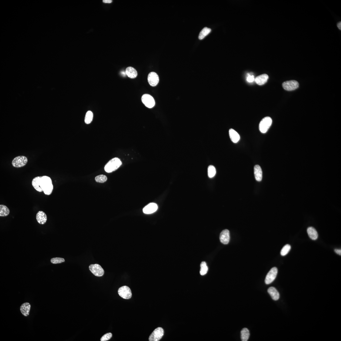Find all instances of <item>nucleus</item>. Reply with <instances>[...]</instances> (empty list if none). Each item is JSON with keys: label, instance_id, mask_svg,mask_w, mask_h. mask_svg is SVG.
<instances>
[{"label": "nucleus", "instance_id": "nucleus-27", "mask_svg": "<svg viewBox=\"0 0 341 341\" xmlns=\"http://www.w3.org/2000/svg\"><path fill=\"white\" fill-rule=\"evenodd\" d=\"M216 174L215 167L212 165L209 166L208 168V175L209 178H212Z\"/></svg>", "mask_w": 341, "mask_h": 341}, {"label": "nucleus", "instance_id": "nucleus-33", "mask_svg": "<svg viewBox=\"0 0 341 341\" xmlns=\"http://www.w3.org/2000/svg\"><path fill=\"white\" fill-rule=\"evenodd\" d=\"M334 251L335 252V253H336L337 254H338V255H339L340 256L341 255V249H335V250H334Z\"/></svg>", "mask_w": 341, "mask_h": 341}, {"label": "nucleus", "instance_id": "nucleus-6", "mask_svg": "<svg viewBox=\"0 0 341 341\" xmlns=\"http://www.w3.org/2000/svg\"><path fill=\"white\" fill-rule=\"evenodd\" d=\"M118 293L124 299H129L131 298L132 293L131 289L129 287L124 286L119 288Z\"/></svg>", "mask_w": 341, "mask_h": 341}, {"label": "nucleus", "instance_id": "nucleus-25", "mask_svg": "<svg viewBox=\"0 0 341 341\" xmlns=\"http://www.w3.org/2000/svg\"><path fill=\"white\" fill-rule=\"evenodd\" d=\"M93 118V114L92 112L90 111L87 112L85 118V122L86 124H89L92 121Z\"/></svg>", "mask_w": 341, "mask_h": 341}, {"label": "nucleus", "instance_id": "nucleus-32", "mask_svg": "<svg viewBox=\"0 0 341 341\" xmlns=\"http://www.w3.org/2000/svg\"><path fill=\"white\" fill-rule=\"evenodd\" d=\"M247 80L249 82H253V81L255 80V78H254V76L253 75L248 74V75L247 78Z\"/></svg>", "mask_w": 341, "mask_h": 341}, {"label": "nucleus", "instance_id": "nucleus-20", "mask_svg": "<svg viewBox=\"0 0 341 341\" xmlns=\"http://www.w3.org/2000/svg\"><path fill=\"white\" fill-rule=\"evenodd\" d=\"M126 73L128 77L132 79L136 78L138 75L136 70L132 67H127L126 69Z\"/></svg>", "mask_w": 341, "mask_h": 341}, {"label": "nucleus", "instance_id": "nucleus-34", "mask_svg": "<svg viewBox=\"0 0 341 341\" xmlns=\"http://www.w3.org/2000/svg\"><path fill=\"white\" fill-rule=\"evenodd\" d=\"M103 1L105 3H110L112 2V1H111V0H104V1Z\"/></svg>", "mask_w": 341, "mask_h": 341}, {"label": "nucleus", "instance_id": "nucleus-4", "mask_svg": "<svg viewBox=\"0 0 341 341\" xmlns=\"http://www.w3.org/2000/svg\"><path fill=\"white\" fill-rule=\"evenodd\" d=\"M28 160L24 156H19L16 157L13 160L12 164L16 168H20L25 166L27 163Z\"/></svg>", "mask_w": 341, "mask_h": 341}, {"label": "nucleus", "instance_id": "nucleus-16", "mask_svg": "<svg viewBox=\"0 0 341 341\" xmlns=\"http://www.w3.org/2000/svg\"><path fill=\"white\" fill-rule=\"evenodd\" d=\"M31 305L29 303L26 302L21 305L20 308V310L22 314L25 317L29 315Z\"/></svg>", "mask_w": 341, "mask_h": 341}, {"label": "nucleus", "instance_id": "nucleus-10", "mask_svg": "<svg viewBox=\"0 0 341 341\" xmlns=\"http://www.w3.org/2000/svg\"><path fill=\"white\" fill-rule=\"evenodd\" d=\"M283 88L287 91L294 90L299 87V84L295 80L286 81L283 84Z\"/></svg>", "mask_w": 341, "mask_h": 341}, {"label": "nucleus", "instance_id": "nucleus-18", "mask_svg": "<svg viewBox=\"0 0 341 341\" xmlns=\"http://www.w3.org/2000/svg\"><path fill=\"white\" fill-rule=\"evenodd\" d=\"M229 135L230 138L232 141L234 143H236L240 139V135L234 129H231L229 130Z\"/></svg>", "mask_w": 341, "mask_h": 341}, {"label": "nucleus", "instance_id": "nucleus-5", "mask_svg": "<svg viewBox=\"0 0 341 341\" xmlns=\"http://www.w3.org/2000/svg\"><path fill=\"white\" fill-rule=\"evenodd\" d=\"M164 330L161 327L156 328L150 335L149 338V341H158L163 336Z\"/></svg>", "mask_w": 341, "mask_h": 341}, {"label": "nucleus", "instance_id": "nucleus-31", "mask_svg": "<svg viewBox=\"0 0 341 341\" xmlns=\"http://www.w3.org/2000/svg\"><path fill=\"white\" fill-rule=\"evenodd\" d=\"M112 337V334L111 333H107L104 334L101 339V341H106L109 340Z\"/></svg>", "mask_w": 341, "mask_h": 341}, {"label": "nucleus", "instance_id": "nucleus-7", "mask_svg": "<svg viewBox=\"0 0 341 341\" xmlns=\"http://www.w3.org/2000/svg\"><path fill=\"white\" fill-rule=\"evenodd\" d=\"M89 268L92 273L96 277H101L104 274V269L99 264H91L89 266Z\"/></svg>", "mask_w": 341, "mask_h": 341}, {"label": "nucleus", "instance_id": "nucleus-28", "mask_svg": "<svg viewBox=\"0 0 341 341\" xmlns=\"http://www.w3.org/2000/svg\"><path fill=\"white\" fill-rule=\"evenodd\" d=\"M291 246L288 244L285 246L281 250L280 252L281 255L282 256H285L291 250Z\"/></svg>", "mask_w": 341, "mask_h": 341}, {"label": "nucleus", "instance_id": "nucleus-13", "mask_svg": "<svg viewBox=\"0 0 341 341\" xmlns=\"http://www.w3.org/2000/svg\"><path fill=\"white\" fill-rule=\"evenodd\" d=\"M158 209V206L156 204L151 203L145 206L144 208L143 211L144 214H149L154 213Z\"/></svg>", "mask_w": 341, "mask_h": 341}, {"label": "nucleus", "instance_id": "nucleus-15", "mask_svg": "<svg viewBox=\"0 0 341 341\" xmlns=\"http://www.w3.org/2000/svg\"><path fill=\"white\" fill-rule=\"evenodd\" d=\"M254 173L257 181H261L262 179L263 172L261 167L258 165H256L254 167Z\"/></svg>", "mask_w": 341, "mask_h": 341}, {"label": "nucleus", "instance_id": "nucleus-12", "mask_svg": "<svg viewBox=\"0 0 341 341\" xmlns=\"http://www.w3.org/2000/svg\"><path fill=\"white\" fill-rule=\"evenodd\" d=\"M220 239L221 243L224 245L228 244L230 240V232L228 230H224L221 232Z\"/></svg>", "mask_w": 341, "mask_h": 341}, {"label": "nucleus", "instance_id": "nucleus-21", "mask_svg": "<svg viewBox=\"0 0 341 341\" xmlns=\"http://www.w3.org/2000/svg\"><path fill=\"white\" fill-rule=\"evenodd\" d=\"M308 236L313 240H316L318 237V234L316 230L313 227H308L307 230Z\"/></svg>", "mask_w": 341, "mask_h": 341}, {"label": "nucleus", "instance_id": "nucleus-19", "mask_svg": "<svg viewBox=\"0 0 341 341\" xmlns=\"http://www.w3.org/2000/svg\"><path fill=\"white\" fill-rule=\"evenodd\" d=\"M268 293L271 296L273 300L276 301L280 298V294L278 291L273 287H271L268 290Z\"/></svg>", "mask_w": 341, "mask_h": 341}, {"label": "nucleus", "instance_id": "nucleus-3", "mask_svg": "<svg viewBox=\"0 0 341 341\" xmlns=\"http://www.w3.org/2000/svg\"><path fill=\"white\" fill-rule=\"evenodd\" d=\"M272 122V119L269 117L263 118L260 123L259 129L262 133H266L271 126Z\"/></svg>", "mask_w": 341, "mask_h": 341}, {"label": "nucleus", "instance_id": "nucleus-8", "mask_svg": "<svg viewBox=\"0 0 341 341\" xmlns=\"http://www.w3.org/2000/svg\"><path fill=\"white\" fill-rule=\"evenodd\" d=\"M277 273L278 269L277 268L274 267L271 269L265 278V283L268 285L272 283L277 277Z\"/></svg>", "mask_w": 341, "mask_h": 341}, {"label": "nucleus", "instance_id": "nucleus-23", "mask_svg": "<svg viewBox=\"0 0 341 341\" xmlns=\"http://www.w3.org/2000/svg\"><path fill=\"white\" fill-rule=\"evenodd\" d=\"M250 333L249 330L246 328H243L241 332V338L242 341H247L249 338Z\"/></svg>", "mask_w": 341, "mask_h": 341}, {"label": "nucleus", "instance_id": "nucleus-11", "mask_svg": "<svg viewBox=\"0 0 341 341\" xmlns=\"http://www.w3.org/2000/svg\"><path fill=\"white\" fill-rule=\"evenodd\" d=\"M148 82L152 86L155 87L159 83V78L158 75L154 72H150L148 75Z\"/></svg>", "mask_w": 341, "mask_h": 341}, {"label": "nucleus", "instance_id": "nucleus-2", "mask_svg": "<svg viewBox=\"0 0 341 341\" xmlns=\"http://www.w3.org/2000/svg\"><path fill=\"white\" fill-rule=\"evenodd\" d=\"M121 165L122 162L120 159L118 158H113L106 164L104 170L107 172H112L117 170Z\"/></svg>", "mask_w": 341, "mask_h": 341}, {"label": "nucleus", "instance_id": "nucleus-22", "mask_svg": "<svg viewBox=\"0 0 341 341\" xmlns=\"http://www.w3.org/2000/svg\"><path fill=\"white\" fill-rule=\"evenodd\" d=\"M10 213V210L9 209L4 205H0V216L1 217H5L9 215Z\"/></svg>", "mask_w": 341, "mask_h": 341}, {"label": "nucleus", "instance_id": "nucleus-24", "mask_svg": "<svg viewBox=\"0 0 341 341\" xmlns=\"http://www.w3.org/2000/svg\"><path fill=\"white\" fill-rule=\"evenodd\" d=\"M211 31V29L207 27L204 28L200 32L199 36V39L200 40H202L206 36H207Z\"/></svg>", "mask_w": 341, "mask_h": 341}, {"label": "nucleus", "instance_id": "nucleus-9", "mask_svg": "<svg viewBox=\"0 0 341 341\" xmlns=\"http://www.w3.org/2000/svg\"><path fill=\"white\" fill-rule=\"evenodd\" d=\"M141 99L143 104L150 109L153 107L155 105V102L153 97L149 94L144 95L142 97Z\"/></svg>", "mask_w": 341, "mask_h": 341}, {"label": "nucleus", "instance_id": "nucleus-17", "mask_svg": "<svg viewBox=\"0 0 341 341\" xmlns=\"http://www.w3.org/2000/svg\"><path fill=\"white\" fill-rule=\"evenodd\" d=\"M268 79L269 76L267 74H263L258 76L255 80L258 85H262L266 83Z\"/></svg>", "mask_w": 341, "mask_h": 341}, {"label": "nucleus", "instance_id": "nucleus-29", "mask_svg": "<svg viewBox=\"0 0 341 341\" xmlns=\"http://www.w3.org/2000/svg\"><path fill=\"white\" fill-rule=\"evenodd\" d=\"M95 180L97 182L104 183L107 181V177L105 175H101L96 176Z\"/></svg>", "mask_w": 341, "mask_h": 341}, {"label": "nucleus", "instance_id": "nucleus-35", "mask_svg": "<svg viewBox=\"0 0 341 341\" xmlns=\"http://www.w3.org/2000/svg\"><path fill=\"white\" fill-rule=\"evenodd\" d=\"M337 27H338V28H339V29L340 30H341V22H339V23H338L337 24Z\"/></svg>", "mask_w": 341, "mask_h": 341}, {"label": "nucleus", "instance_id": "nucleus-26", "mask_svg": "<svg viewBox=\"0 0 341 341\" xmlns=\"http://www.w3.org/2000/svg\"><path fill=\"white\" fill-rule=\"evenodd\" d=\"M201 269L200 270V274L202 275H204L207 274L208 271V267L206 263L203 262L200 265Z\"/></svg>", "mask_w": 341, "mask_h": 341}, {"label": "nucleus", "instance_id": "nucleus-14", "mask_svg": "<svg viewBox=\"0 0 341 341\" xmlns=\"http://www.w3.org/2000/svg\"><path fill=\"white\" fill-rule=\"evenodd\" d=\"M36 219L38 223L41 225L44 224L47 220V217L45 212L42 211H39L36 215Z\"/></svg>", "mask_w": 341, "mask_h": 341}, {"label": "nucleus", "instance_id": "nucleus-30", "mask_svg": "<svg viewBox=\"0 0 341 341\" xmlns=\"http://www.w3.org/2000/svg\"><path fill=\"white\" fill-rule=\"evenodd\" d=\"M64 262L65 260L63 258L60 257L53 258L51 260V263L54 264L61 263Z\"/></svg>", "mask_w": 341, "mask_h": 341}, {"label": "nucleus", "instance_id": "nucleus-1", "mask_svg": "<svg viewBox=\"0 0 341 341\" xmlns=\"http://www.w3.org/2000/svg\"><path fill=\"white\" fill-rule=\"evenodd\" d=\"M32 185L37 191L43 192L47 195H50L53 191L52 180L50 177L47 176L36 177L32 180Z\"/></svg>", "mask_w": 341, "mask_h": 341}]
</instances>
